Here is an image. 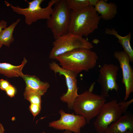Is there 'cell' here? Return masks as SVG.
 I'll return each instance as SVG.
<instances>
[{"label":"cell","mask_w":133,"mask_h":133,"mask_svg":"<svg viewBox=\"0 0 133 133\" xmlns=\"http://www.w3.org/2000/svg\"><path fill=\"white\" fill-rule=\"evenodd\" d=\"M98 59L97 54L91 50L76 49L59 55L55 59L61 67L72 71L77 75L83 71L94 67Z\"/></svg>","instance_id":"obj_1"},{"label":"cell","mask_w":133,"mask_h":133,"mask_svg":"<svg viewBox=\"0 0 133 133\" xmlns=\"http://www.w3.org/2000/svg\"><path fill=\"white\" fill-rule=\"evenodd\" d=\"M101 18L92 5L78 11H71L68 32L82 37L87 36L98 28Z\"/></svg>","instance_id":"obj_2"},{"label":"cell","mask_w":133,"mask_h":133,"mask_svg":"<svg viewBox=\"0 0 133 133\" xmlns=\"http://www.w3.org/2000/svg\"><path fill=\"white\" fill-rule=\"evenodd\" d=\"M95 83H93L88 90L78 95L72 108L75 114L83 117L88 124L98 116L106 101L105 97L93 92Z\"/></svg>","instance_id":"obj_3"},{"label":"cell","mask_w":133,"mask_h":133,"mask_svg":"<svg viewBox=\"0 0 133 133\" xmlns=\"http://www.w3.org/2000/svg\"><path fill=\"white\" fill-rule=\"evenodd\" d=\"M133 99L119 102L116 100L105 103L94 122L98 133H104L109 126L126 113Z\"/></svg>","instance_id":"obj_4"},{"label":"cell","mask_w":133,"mask_h":133,"mask_svg":"<svg viewBox=\"0 0 133 133\" xmlns=\"http://www.w3.org/2000/svg\"><path fill=\"white\" fill-rule=\"evenodd\" d=\"M58 0H51L49 2L47 6L44 8H42L40 6L44 0H33L30 1L25 0L28 4V7L25 8L18 6H14L7 1H5V3L14 12L24 16L26 23L28 25H31L38 20H47L49 18L53 11L52 6Z\"/></svg>","instance_id":"obj_5"},{"label":"cell","mask_w":133,"mask_h":133,"mask_svg":"<svg viewBox=\"0 0 133 133\" xmlns=\"http://www.w3.org/2000/svg\"><path fill=\"white\" fill-rule=\"evenodd\" d=\"M50 53L49 58L55 59L58 56L73 50L80 48L91 50L92 44L83 37L68 32L55 40Z\"/></svg>","instance_id":"obj_6"},{"label":"cell","mask_w":133,"mask_h":133,"mask_svg":"<svg viewBox=\"0 0 133 133\" xmlns=\"http://www.w3.org/2000/svg\"><path fill=\"white\" fill-rule=\"evenodd\" d=\"M65 0H59L55 4L50 18L47 19V27L50 28L56 39L67 33L70 11Z\"/></svg>","instance_id":"obj_7"},{"label":"cell","mask_w":133,"mask_h":133,"mask_svg":"<svg viewBox=\"0 0 133 133\" xmlns=\"http://www.w3.org/2000/svg\"><path fill=\"white\" fill-rule=\"evenodd\" d=\"M49 67L55 74L59 73L65 77L67 90L66 93L61 97L60 100L67 103L69 109H72L74 102L79 95L77 93L78 88L77 86V75L72 71L62 68L53 61L50 64Z\"/></svg>","instance_id":"obj_8"},{"label":"cell","mask_w":133,"mask_h":133,"mask_svg":"<svg viewBox=\"0 0 133 133\" xmlns=\"http://www.w3.org/2000/svg\"><path fill=\"white\" fill-rule=\"evenodd\" d=\"M119 67L112 64H104L101 67L97 79L101 89V95L106 98L109 96L110 90L118 92L119 87L117 83Z\"/></svg>","instance_id":"obj_9"},{"label":"cell","mask_w":133,"mask_h":133,"mask_svg":"<svg viewBox=\"0 0 133 133\" xmlns=\"http://www.w3.org/2000/svg\"><path fill=\"white\" fill-rule=\"evenodd\" d=\"M59 120L49 123V126L58 130H68L75 133H80L81 129L87 123L85 118L80 115L66 113L63 110L59 112Z\"/></svg>","instance_id":"obj_10"},{"label":"cell","mask_w":133,"mask_h":133,"mask_svg":"<svg viewBox=\"0 0 133 133\" xmlns=\"http://www.w3.org/2000/svg\"><path fill=\"white\" fill-rule=\"evenodd\" d=\"M114 56L118 61L122 69V83L124 85L125 91L124 100L126 101L133 92V70L129 57L124 51H116Z\"/></svg>","instance_id":"obj_11"},{"label":"cell","mask_w":133,"mask_h":133,"mask_svg":"<svg viewBox=\"0 0 133 133\" xmlns=\"http://www.w3.org/2000/svg\"><path fill=\"white\" fill-rule=\"evenodd\" d=\"M130 130H133V116L126 113L111 124L104 133H125Z\"/></svg>","instance_id":"obj_12"},{"label":"cell","mask_w":133,"mask_h":133,"mask_svg":"<svg viewBox=\"0 0 133 133\" xmlns=\"http://www.w3.org/2000/svg\"><path fill=\"white\" fill-rule=\"evenodd\" d=\"M21 77L26 83L25 90L35 92L42 96L50 87L48 82L41 81L35 76L24 74Z\"/></svg>","instance_id":"obj_13"},{"label":"cell","mask_w":133,"mask_h":133,"mask_svg":"<svg viewBox=\"0 0 133 133\" xmlns=\"http://www.w3.org/2000/svg\"><path fill=\"white\" fill-rule=\"evenodd\" d=\"M94 7L98 14L100 15L101 18L106 21L112 19L117 13V6L113 3L98 0Z\"/></svg>","instance_id":"obj_14"},{"label":"cell","mask_w":133,"mask_h":133,"mask_svg":"<svg viewBox=\"0 0 133 133\" xmlns=\"http://www.w3.org/2000/svg\"><path fill=\"white\" fill-rule=\"evenodd\" d=\"M105 33L106 34L113 35L117 38L118 42L123 47L124 51L129 56L131 62H133V50L130 44L132 33H129L125 36H122L118 34V32L113 28H107Z\"/></svg>","instance_id":"obj_15"},{"label":"cell","mask_w":133,"mask_h":133,"mask_svg":"<svg viewBox=\"0 0 133 133\" xmlns=\"http://www.w3.org/2000/svg\"><path fill=\"white\" fill-rule=\"evenodd\" d=\"M27 62L26 59L24 57L21 64L18 66L5 63H0V74L9 77H22L24 74L22 70Z\"/></svg>","instance_id":"obj_16"},{"label":"cell","mask_w":133,"mask_h":133,"mask_svg":"<svg viewBox=\"0 0 133 133\" xmlns=\"http://www.w3.org/2000/svg\"><path fill=\"white\" fill-rule=\"evenodd\" d=\"M21 20L18 18L9 26L3 29L0 33V43L8 47L14 40L13 33L15 28Z\"/></svg>","instance_id":"obj_17"},{"label":"cell","mask_w":133,"mask_h":133,"mask_svg":"<svg viewBox=\"0 0 133 133\" xmlns=\"http://www.w3.org/2000/svg\"><path fill=\"white\" fill-rule=\"evenodd\" d=\"M68 9L72 11L80 10L90 5L89 0H66Z\"/></svg>","instance_id":"obj_18"},{"label":"cell","mask_w":133,"mask_h":133,"mask_svg":"<svg viewBox=\"0 0 133 133\" xmlns=\"http://www.w3.org/2000/svg\"><path fill=\"white\" fill-rule=\"evenodd\" d=\"M24 95L25 98L29 101L31 103L41 105L42 96L38 93L25 90Z\"/></svg>","instance_id":"obj_19"},{"label":"cell","mask_w":133,"mask_h":133,"mask_svg":"<svg viewBox=\"0 0 133 133\" xmlns=\"http://www.w3.org/2000/svg\"><path fill=\"white\" fill-rule=\"evenodd\" d=\"M29 109L35 117L39 113L41 109V105L31 103Z\"/></svg>","instance_id":"obj_20"},{"label":"cell","mask_w":133,"mask_h":133,"mask_svg":"<svg viewBox=\"0 0 133 133\" xmlns=\"http://www.w3.org/2000/svg\"><path fill=\"white\" fill-rule=\"evenodd\" d=\"M7 94L11 97H14L16 93V90L15 87L11 84L5 91Z\"/></svg>","instance_id":"obj_21"},{"label":"cell","mask_w":133,"mask_h":133,"mask_svg":"<svg viewBox=\"0 0 133 133\" xmlns=\"http://www.w3.org/2000/svg\"><path fill=\"white\" fill-rule=\"evenodd\" d=\"M11 84L7 80L3 79H0V89L5 91Z\"/></svg>","instance_id":"obj_22"},{"label":"cell","mask_w":133,"mask_h":133,"mask_svg":"<svg viewBox=\"0 0 133 133\" xmlns=\"http://www.w3.org/2000/svg\"><path fill=\"white\" fill-rule=\"evenodd\" d=\"M7 23L4 20H2L0 22V33L2 30L7 27Z\"/></svg>","instance_id":"obj_23"},{"label":"cell","mask_w":133,"mask_h":133,"mask_svg":"<svg viewBox=\"0 0 133 133\" xmlns=\"http://www.w3.org/2000/svg\"><path fill=\"white\" fill-rule=\"evenodd\" d=\"M4 129L2 124L0 123V133H4Z\"/></svg>","instance_id":"obj_24"},{"label":"cell","mask_w":133,"mask_h":133,"mask_svg":"<svg viewBox=\"0 0 133 133\" xmlns=\"http://www.w3.org/2000/svg\"><path fill=\"white\" fill-rule=\"evenodd\" d=\"M62 133H72V132L71 131L68 130H65Z\"/></svg>","instance_id":"obj_25"},{"label":"cell","mask_w":133,"mask_h":133,"mask_svg":"<svg viewBox=\"0 0 133 133\" xmlns=\"http://www.w3.org/2000/svg\"><path fill=\"white\" fill-rule=\"evenodd\" d=\"M133 130H130L127 131L125 133H133Z\"/></svg>","instance_id":"obj_26"},{"label":"cell","mask_w":133,"mask_h":133,"mask_svg":"<svg viewBox=\"0 0 133 133\" xmlns=\"http://www.w3.org/2000/svg\"><path fill=\"white\" fill-rule=\"evenodd\" d=\"M2 45H3L1 44L0 43V49L2 47Z\"/></svg>","instance_id":"obj_27"},{"label":"cell","mask_w":133,"mask_h":133,"mask_svg":"<svg viewBox=\"0 0 133 133\" xmlns=\"http://www.w3.org/2000/svg\"><path fill=\"white\" fill-rule=\"evenodd\" d=\"M42 133H45V132H43Z\"/></svg>","instance_id":"obj_28"}]
</instances>
